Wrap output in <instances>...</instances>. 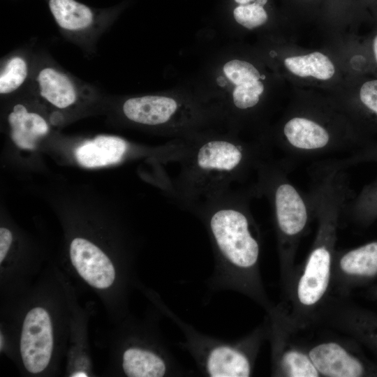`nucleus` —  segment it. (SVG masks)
Listing matches in <instances>:
<instances>
[{"label":"nucleus","mask_w":377,"mask_h":377,"mask_svg":"<svg viewBox=\"0 0 377 377\" xmlns=\"http://www.w3.org/2000/svg\"><path fill=\"white\" fill-rule=\"evenodd\" d=\"M177 161L179 171L171 179L170 195L184 208L196 205L230 188L252 166L258 167L263 148L234 135L205 132L185 139Z\"/></svg>","instance_id":"2"},{"label":"nucleus","mask_w":377,"mask_h":377,"mask_svg":"<svg viewBox=\"0 0 377 377\" xmlns=\"http://www.w3.org/2000/svg\"><path fill=\"white\" fill-rule=\"evenodd\" d=\"M3 338L2 334L1 333V334H0V343H1L0 348H1V350L2 349V347H3Z\"/></svg>","instance_id":"26"},{"label":"nucleus","mask_w":377,"mask_h":377,"mask_svg":"<svg viewBox=\"0 0 377 377\" xmlns=\"http://www.w3.org/2000/svg\"><path fill=\"white\" fill-rule=\"evenodd\" d=\"M122 112L131 122L157 128L182 139L205 133L200 132L199 128L220 113L190 101L161 95L128 98L123 104Z\"/></svg>","instance_id":"6"},{"label":"nucleus","mask_w":377,"mask_h":377,"mask_svg":"<svg viewBox=\"0 0 377 377\" xmlns=\"http://www.w3.org/2000/svg\"><path fill=\"white\" fill-rule=\"evenodd\" d=\"M267 339L271 348L272 376L320 377L304 341L297 338L287 325L279 308L273 306L266 311Z\"/></svg>","instance_id":"7"},{"label":"nucleus","mask_w":377,"mask_h":377,"mask_svg":"<svg viewBox=\"0 0 377 377\" xmlns=\"http://www.w3.org/2000/svg\"><path fill=\"white\" fill-rule=\"evenodd\" d=\"M71 376H75V377H77V376H87V375L84 373H82V372H79V373H75L74 374V375H72Z\"/></svg>","instance_id":"25"},{"label":"nucleus","mask_w":377,"mask_h":377,"mask_svg":"<svg viewBox=\"0 0 377 377\" xmlns=\"http://www.w3.org/2000/svg\"><path fill=\"white\" fill-rule=\"evenodd\" d=\"M304 342L320 376L361 377L377 373L350 341L326 338Z\"/></svg>","instance_id":"8"},{"label":"nucleus","mask_w":377,"mask_h":377,"mask_svg":"<svg viewBox=\"0 0 377 377\" xmlns=\"http://www.w3.org/2000/svg\"><path fill=\"white\" fill-rule=\"evenodd\" d=\"M49 6L57 24L63 29H84L93 21L91 10L74 0H50Z\"/></svg>","instance_id":"19"},{"label":"nucleus","mask_w":377,"mask_h":377,"mask_svg":"<svg viewBox=\"0 0 377 377\" xmlns=\"http://www.w3.org/2000/svg\"><path fill=\"white\" fill-rule=\"evenodd\" d=\"M130 149L129 143L120 137L98 135L77 147L75 157L81 166L96 168L120 163Z\"/></svg>","instance_id":"14"},{"label":"nucleus","mask_w":377,"mask_h":377,"mask_svg":"<svg viewBox=\"0 0 377 377\" xmlns=\"http://www.w3.org/2000/svg\"><path fill=\"white\" fill-rule=\"evenodd\" d=\"M373 50L374 52L375 59L377 62V35L374 38V40L373 42Z\"/></svg>","instance_id":"24"},{"label":"nucleus","mask_w":377,"mask_h":377,"mask_svg":"<svg viewBox=\"0 0 377 377\" xmlns=\"http://www.w3.org/2000/svg\"><path fill=\"white\" fill-rule=\"evenodd\" d=\"M13 241L11 232L6 228H0V263H2L6 256Z\"/></svg>","instance_id":"23"},{"label":"nucleus","mask_w":377,"mask_h":377,"mask_svg":"<svg viewBox=\"0 0 377 377\" xmlns=\"http://www.w3.org/2000/svg\"><path fill=\"white\" fill-rule=\"evenodd\" d=\"M337 219L321 216L318 231L305 261L296 267L293 279L277 306L288 327L300 332L315 325L318 313L331 295Z\"/></svg>","instance_id":"3"},{"label":"nucleus","mask_w":377,"mask_h":377,"mask_svg":"<svg viewBox=\"0 0 377 377\" xmlns=\"http://www.w3.org/2000/svg\"><path fill=\"white\" fill-rule=\"evenodd\" d=\"M362 103L377 114V80L364 82L360 90Z\"/></svg>","instance_id":"22"},{"label":"nucleus","mask_w":377,"mask_h":377,"mask_svg":"<svg viewBox=\"0 0 377 377\" xmlns=\"http://www.w3.org/2000/svg\"><path fill=\"white\" fill-rule=\"evenodd\" d=\"M11 138L22 149L33 150L38 140L49 130L45 120L38 114L28 112L22 104H17L8 115Z\"/></svg>","instance_id":"15"},{"label":"nucleus","mask_w":377,"mask_h":377,"mask_svg":"<svg viewBox=\"0 0 377 377\" xmlns=\"http://www.w3.org/2000/svg\"><path fill=\"white\" fill-rule=\"evenodd\" d=\"M377 278V242L334 255L331 295L346 297L355 288Z\"/></svg>","instance_id":"9"},{"label":"nucleus","mask_w":377,"mask_h":377,"mask_svg":"<svg viewBox=\"0 0 377 377\" xmlns=\"http://www.w3.org/2000/svg\"><path fill=\"white\" fill-rule=\"evenodd\" d=\"M269 0H230L234 21L247 29L265 24L269 18L266 6Z\"/></svg>","instance_id":"20"},{"label":"nucleus","mask_w":377,"mask_h":377,"mask_svg":"<svg viewBox=\"0 0 377 377\" xmlns=\"http://www.w3.org/2000/svg\"><path fill=\"white\" fill-rule=\"evenodd\" d=\"M40 95L58 108H66L76 101V91L69 78L52 68L40 71L38 76Z\"/></svg>","instance_id":"17"},{"label":"nucleus","mask_w":377,"mask_h":377,"mask_svg":"<svg viewBox=\"0 0 377 377\" xmlns=\"http://www.w3.org/2000/svg\"><path fill=\"white\" fill-rule=\"evenodd\" d=\"M283 133L290 146L302 151L325 149L330 141V135L323 126L302 117L288 120L283 126Z\"/></svg>","instance_id":"16"},{"label":"nucleus","mask_w":377,"mask_h":377,"mask_svg":"<svg viewBox=\"0 0 377 377\" xmlns=\"http://www.w3.org/2000/svg\"><path fill=\"white\" fill-rule=\"evenodd\" d=\"M53 348L52 327L47 311L41 307L27 314L20 339V353L25 369L31 374L48 365Z\"/></svg>","instance_id":"10"},{"label":"nucleus","mask_w":377,"mask_h":377,"mask_svg":"<svg viewBox=\"0 0 377 377\" xmlns=\"http://www.w3.org/2000/svg\"><path fill=\"white\" fill-rule=\"evenodd\" d=\"M70 257L78 274L91 286L105 289L114 281L115 269L112 263L90 241L75 238L70 245Z\"/></svg>","instance_id":"12"},{"label":"nucleus","mask_w":377,"mask_h":377,"mask_svg":"<svg viewBox=\"0 0 377 377\" xmlns=\"http://www.w3.org/2000/svg\"><path fill=\"white\" fill-rule=\"evenodd\" d=\"M27 75L25 61L18 57L11 59L0 76V93L8 94L15 91L24 82Z\"/></svg>","instance_id":"21"},{"label":"nucleus","mask_w":377,"mask_h":377,"mask_svg":"<svg viewBox=\"0 0 377 377\" xmlns=\"http://www.w3.org/2000/svg\"><path fill=\"white\" fill-rule=\"evenodd\" d=\"M190 212L201 221L211 242L214 267L210 288L237 292L269 311L274 304L261 276L260 232L244 194L230 188Z\"/></svg>","instance_id":"1"},{"label":"nucleus","mask_w":377,"mask_h":377,"mask_svg":"<svg viewBox=\"0 0 377 377\" xmlns=\"http://www.w3.org/2000/svg\"><path fill=\"white\" fill-rule=\"evenodd\" d=\"M165 312L183 332L185 341L179 347L188 351L198 369L209 377H248L253 374L260 348L267 339V325H262L236 341H226L198 331L171 309Z\"/></svg>","instance_id":"4"},{"label":"nucleus","mask_w":377,"mask_h":377,"mask_svg":"<svg viewBox=\"0 0 377 377\" xmlns=\"http://www.w3.org/2000/svg\"><path fill=\"white\" fill-rule=\"evenodd\" d=\"M286 68L293 74L301 77H313L321 80L330 79L335 73L330 58L319 52L285 59Z\"/></svg>","instance_id":"18"},{"label":"nucleus","mask_w":377,"mask_h":377,"mask_svg":"<svg viewBox=\"0 0 377 377\" xmlns=\"http://www.w3.org/2000/svg\"><path fill=\"white\" fill-rule=\"evenodd\" d=\"M122 368L128 377H163L183 374L171 353L161 354L139 346L124 350Z\"/></svg>","instance_id":"13"},{"label":"nucleus","mask_w":377,"mask_h":377,"mask_svg":"<svg viewBox=\"0 0 377 377\" xmlns=\"http://www.w3.org/2000/svg\"><path fill=\"white\" fill-rule=\"evenodd\" d=\"M258 169L260 188L269 194L273 205L280 279L284 291L294 276L296 250L308 223V210L303 198L292 184L279 182L274 170L265 164L260 163Z\"/></svg>","instance_id":"5"},{"label":"nucleus","mask_w":377,"mask_h":377,"mask_svg":"<svg viewBox=\"0 0 377 377\" xmlns=\"http://www.w3.org/2000/svg\"><path fill=\"white\" fill-rule=\"evenodd\" d=\"M222 73L223 81L231 86L229 111L238 113L256 108L265 90L259 71L249 61L234 59L224 64Z\"/></svg>","instance_id":"11"}]
</instances>
